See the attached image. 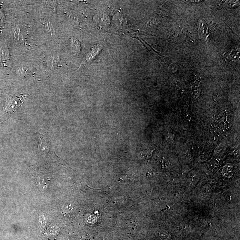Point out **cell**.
<instances>
[{
  "instance_id": "5",
  "label": "cell",
  "mask_w": 240,
  "mask_h": 240,
  "mask_svg": "<svg viewBox=\"0 0 240 240\" xmlns=\"http://www.w3.org/2000/svg\"><path fill=\"white\" fill-rule=\"evenodd\" d=\"M13 34L14 36L15 37V38L17 40H19V37H20V29L19 27H17L15 28L13 31Z\"/></svg>"
},
{
  "instance_id": "6",
  "label": "cell",
  "mask_w": 240,
  "mask_h": 240,
  "mask_svg": "<svg viewBox=\"0 0 240 240\" xmlns=\"http://www.w3.org/2000/svg\"><path fill=\"white\" fill-rule=\"evenodd\" d=\"M27 70H25L23 67L20 68L17 70V73L19 76H23L26 74Z\"/></svg>"
},
{
  "instance_id": "2",
  "label": "cell",
  "mask_w": 240,
  "mask_h": 240,
  "mask_svg": "<svg viewBox=\"0 0 240 240\" xmlns=\"http://www.w3.org/2000/svg\"><path fill=\"white\" fill-rule=\"evenodd\" d=\"M159 235L163 240H170L171 236L166 231H160Z\"/></svg>"
},
{
  "instance_id": "3",
  "label": "cell",
  "mask_w": 240,
  "mask_h": 240,
  "mask_svg": "<svg viewBox=\"0 0 240 240\" xmlns=\"http://www.w3.org/2000/svg\"><path fill=\"white\" fill-rule=\"evenodd\" d=\"M45 27L46 28L47 30L51 34L53 35L54 34V30L52 24H51L50 22L47 21L45 25Z\"/></svg>"
},
{
  "instance_id": "1",
  "label": "cell",
  "mask_w": 240,
  "mask_h": 240,
  "mask_svg": "<svg viewBox=\"0 0 240 240\" xmlns=\"http://www.w3.org/2000/svg\"><path fill=\"white\" fill-rule=\"evenodd\" d=\"M25 97L24 96H21L9 99L6 107L4 109V112L10 113L15 111L23 103Z\"/></svg>"
},
{
  "instance_id": "4",
  "label": "cell",
  "mask_w": 240,
  "mask_h": 240,
  "mask_svg": "<svg viewBox=\"0 0 240 240\" xmlns=\"http://www.w3.org/2000/svg\"><path fill=\"white\" fill-rule=\"evenodd\" d=\"M151 155V152L149 151H143L141 152V154H139V158L141 159H146V158H149L150 157Z\"/></svg>"
}]
</instances>
